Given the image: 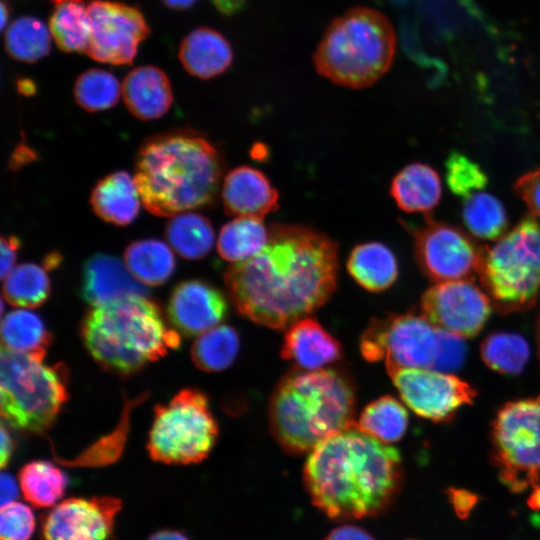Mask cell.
Instances as JSON below:
<instances>
[{
	"mask_svg": "<svg viewBox=\"0 0 540 540\" xmlns=\"http://www.w3.org/2000/svg\"><path fill=\"white\" fill-rule=\"evenodd\" d=\"M338 270V246L329 236L308 226L273 224L263 249L231 264L224 282L241 315L283 329L328 301Z\"/></svg>",
	"mask_w": 540,
	"mask_h": 540,
	"instance_id": "obj_1",
	"label": "cell"
},
{
	"mask_svg": "<svg viewBox=\"0 0 540 540\" xmlns=\"http://www.w3.org/2000/svg\"><path fill=\"white\" fill-rule=\"evenodd\" d=\"M401 456L353 423L319 443L303 479L312 503L332 519L376 516L387 510L402 483Z\"/></svg>",
	"mask_w": 540,
	"mask_h": 540,
	"instance_id": "obj_2",
	"label": "cell"
},
{
	"mask_svg": "<svg viewBox=\"0 0 540 540\" xmlns=\"http://www.w3.org/2000/svg\"><path fill=\"white\" fill-rule=\"evenodd\" d=\"M222 171V158L206 138L180 130L145 140L136 156L134 180L150 213L174 216L209 206Z\"/></svg>",
	"mask_w": 540,
	"mask_h": 540,
	"instance_id": "obj_3",
	"label": "cell"
},
{
	"mask_svg": "<svg viewBox=\"0 0 540 540\" xmlns=\"http://www.w3.org/2000/svg\"><path fill=\"white\" fill-rule=\"evenodd\" d=\"M355 390L336 369L295 372L284 377L269 405L272 433L290 453L312 451L353 424Z\"/></svg>",
	"mask_w": 540,
	"mask_h": 540,
	"instance_id": "obj_4",
	"label": "cell"
},
{
	"mask_svg": "<svg viewBox=\"0 0 540 540\" xmlns=\"http://www.w3.org/2000/svg\"><path fill=\"white\" fill-rule=\"evenodd\" d=\"M82 340L104 369L131 375L180 345L158 305L134 295L94 306L81 324Z\"/></svg>",
	"mask_w": 540,
	"mask_h": 540,
	"instance_id": "obj_5",
	"label": "cell"
},
{
	"mask_svg": "<svg viewBox=\"0 0 540 540\" xmlns=\"http://www.w3.org/2000/svg\"><path fill=\"white\" fill-rule=\"evenodd\" d=\"M396 35L381 12L356 7L335 18L313 55L317 72L331 82L348 87L372 85L390 68Z\"/></svg>",
	"mask_w": 540,
	"mask_h": 540,
	"instance_id": "obj_6",
	"label": "cell"
},
{
	"mask_svg": "<svg viewBox=\"0 0 540 540\" xmlns=\"http://www.w3.org/2000/svg\"><path fill=\"white\" fill-rule=\"evenodd\" d=\"M45 355L1 347V416L23 432L46 431L68 398L67 368L62 363L45 364Z\"/></svg>",
	"mask_w": 540,
	"mask_h": 540,
	"instance_id": "obj_7",
	"label": "cell"
},
{
	"mask_svg": "<svg viewBox=\"0 0 540 540\" xmlns=\"http://www.w3.org/2000/svg\"><path fill=\"white\" fill-rule=\"evenodd\" d=\"M477 273L499 309L533 305L540 294V225L525 217L495 244L481 248Z\"/></svg>",
	"mask_w": 540,
	"mask_h": 540,
	"instance_id": "obj_8",
	"label": "cell"
},
{
	"mask_svg": "<svg viewBox=\"0 0 540 540\" xmlns=\"http://www.w3.org/2000/svg\"><path fill=\"white\" fill-rule=\"evenodd\" d=\"M217 436L206 395L187 388L155 407L147 450L154 461L165 464L198 463L208 456Z\"/></svg>",
	"mask_w": 540,
	"mask_h": 540,
	"instance_id": "obj_9",
	"label": "cell"
},
{
	"mask_svg": "<svg viewBox=\"0 0 540 540\" xmlns=\"http://www.w3.org/2000/svg\"><path fill=\"white\" fill-rule=\"evenodd\" d=\"M492 458L512 492L540 486V395L506 403L492 425Z\"/></svg>",
	"mask_w": 540,
	"mask_h": 540,
	"instance_id": "obj_10",
	"label": "cell"
},
{
	"mask_svg": "<svg viewBox=\"0 0 540 540\" xmlns=\"http://www.w3.org/2000/svg\"><path fill=\"white\" fill-rule=\"evenodd\" d=\"M368 361L385 362L388 373L404 368L433 369L439 329L423 315L405 314L373 321L360 340Z\"/></svg>",
	"mask_w": 540,
	"mask_h": 540,
	"instance_id": "obj_11",
	"label": "cell"
},
{
	"mask_svg": "<svg viewBox=\"0 0 540 540\" xmlns=\"http://www.w3.org/2000/svg\"><path fill=\"white\" fill-rule=\"evenodd\" d=\"M87 9L91 39L85 53L98 62L132 63L139 44L150 32L143 14L126 4L105 0H94Z\"/></svg>",
	"mask_w": 540,
	"mask_h": 540,
	"instance_id": "obj_12",
	"label": "cell"
},
{
	"mask_svg": "<svg viewBox=\"0 0 540 540\" xmlns=\"http://www.w3.org/2000/svg\"><path fill=\"white\" fill-rule=\"evenodd\" d=\"M414 242L419 266L437 283L478 272L481 248L454 226L429 220L415 231Z\"/></svg>",
	"mask_w": 540,
	"mask_h": 540,
	"instance_id": "obj_13",
	"label": "cell"
},
{
	"mask_svg": "<svg viewBox=\"0 0 540 540\" xmlns=\"http://www.w3.org/2000/svg\"><path fill=\"white\" fill-rule=\"evenodd\" d=\"M389 375L405 404L417 415L435 422L448 420L476 396L465 381L433 369L404 368Z\"/></svg>",
	"mask_w": 540,
	"mask_h": 540,
	"instance_id": "obj_14",
	"label": "cell"
},
{
	"mask_svg": "<svg viewBox=\"0 0 540 540\" xmlns=\"http://www.w3.org/2000/svg\"><path fill=\"white\" fill-rule=\"evenodd\" d=\"M422 315L434 326L462 338L479 333L491 304L487 295L468 279L436 283L421 300Z\"/></svg>",
	"mask_w": 540,
	"mask_h": 540,
	"instance_id": "obj_15",
	"label": "cell"
},
{
	"mask_svg": "<svg viewBox=\"0 0 540 540\" xmlns=\"http://www.w3.org/2000/svg\"><path fill=\"white\" fill-rule=\"evenodd\" d=\"M121 507V500L111 496L62 500L46 515L42 539L109 540Z\"/></svg>",
	"mask_w": 540,
	"mask_h": 540,
	"instance_id": "obj_16",
	"label": "cell"
},
{
	"mask_svg": "<svg viewBox=\"0 0 540 540\" xmlns=\"http://www.w3.org/2000/svg\"><path fill=\"white\" fill-rule=\"evenodd\" d=\"M227 302L223 294L201 280L183 281L173 289L167 315L173 328L193 336L215 326L225 317Z\"/></svg>",
	"mask_w": 540,
	"mask_h": 540,
	"instance_id": "obj_17",
	"label": "cell"
},
{
	"mask_svg": "<svg viewBox=\"0 0 540 540\" xmlns=\"http://www.w3.org/2000/svg\"><path fill=\"white\" fill-rule=\"evenodd\" d=\"M221 195L225 212L235 217L263 219L278 209L277 190L263 172L251 166L229 171Z\"/></svg>",
	"mask_w": 540,
	"mask_h": 540,
	"instance_id": "obj_18",
	"label": "cell"
},
{
	"mask_svg": "<svg viewBox=\"0 0 540 540\" xmlns=\"http://www.w3.org/2000/svg\"><path fill=\"white\" fill-rule=\"evenodd\" d=\"M148 293L118 258L106 254L90 257L83 266L81 294L92 307Z\"/></svg>",
	"mask_w": 540,
	"mask_h": 540,
	"instance_id": "obj_19",
	"label": "cell"
},
{
	"mask_svg": "<svg viewBox=\"0 0 540 540\" xmlns=\"http://www.w3.org/2000/svg\"><path fill=\"white\" fill-rule=\"evenodd\" d=\"M281 356L312 371L339 359L341 346L315 319L304 317L289 326Z\"/></svg>",
	"mask_w": 540,
	"mask_h": 540,
	"instance_id": "obj_20",
	"label": "cell"
},
{
	"mask_svg": "<svg viewBox=\"0 0 540 540\" xmlns=\"http://www.w3.org/2000/svg\"><path fill=\"white\" fill-rule=\"evenodd\" d=\"M122 95L130 113L141 120L163 116L173 100L169 78L152 65L131 70L123 80Z\"/></svg>",
	"mask_w": 540,
	"mask_h": 540,
	"instance_id": "obj_21",
	"label": "cell"
},
{
	"mask_svg": "<svg viewBox=\"0 0 540 540\" xmlns=\"http://www.w3.org/2000/svg\"><path fill=\"white\" fill-rule=\"evenodd\" d=\"M178 57L188 73L201 79H210L230 67L233 51L221 33L211 28L200 27L183 39Z\"/></svg>",
	"mask_w": 540,
	"mask_h": 540,
	"instance_id": "obj_22",
	"label": "cell"
},
{
	"mask_svg": "<svg viewBox=\"0 0 540 540\" xmlns=\"http://www.w3.org/2000/svg\"><path fill=\"white\" fill-rule=\"evenodd\" d=\"M140 200L134 178L125 171H116L102 178L90 196L94 213L116 226L128 225L136 218Z\"/></svg>",
	"mask_w": 540,
	"mask_h": 540,
	"instance_id": "obj_23",
	"label": "cell"
},
{
	"mask_svg": "<svg viewBox=\"0 0 540 540\" xmlns=\"http://www.w3.org/2000/svg\"><path fill=\"white\" fill-rule=\"evenodd\" d=\"M442 193L437 172L422 163L404 167L393 178L390 194L398 207L409 213L427 212L439 202Z\"/></svg>",
	"mask_w": 540,
	"mask_h": 540,
	"instance_id": "obj_24",
	"label": "cell"
},
{
	"mask_svg": "<svg viewBox=\"0 0 540 540\" xmlns=\"http://www.w3.org/2000/svg\"><path fill=\"white\" fill-rule=\"evenodd\" d=\"M347 269L360 286L372 292L387 289L398 275L395 255L380 242L355 246L347 260Z\"/></svg>",
	"mask_w": 540,
	"mask_h": 540,
	"instance_id": "obj_25",
	"label": "cell"
},
{
	"mask_svg": "<svg viewBox=\"0 0 540 540\" xmlns=\"http://www.w3.org/2000/svg\"><path fill=\"white\" fill-rule=\"evenodd\" d=\"M124 263L142 284L158 286L172 275L175 258L170 247L156 239L134 241L124 252Z\"/></svg>",
	"mask_w": 540,
	"mask_h": 540,
	"instance_id": "obj_26",
	"label": "cell"
},
{
	"mask_svg": "<svg viewBox=\"0 0 540 540\" xmlns=\"http://www.w3.org/2000/svg\"><path fill=\"white\" fill-rule=\"evenodd\" d=\"M269 237V226L263 219L235 217L225 224L217 239L219 255L226 261L238 263L259 253Z\"/></svg>",
	"mask_w": 540,
	"mask_h": 540,
	"instance_id": "obj_27",
	"label": "cell"
},
{
	"mask_svg": "<svg viewBox=\"0 0 540 540\" xmlns=\"http://www.w3.org/2000/svg\"><path fill=\"white\" fill-rule=\"evenodd\" d=\"M165 235L174 250L190 260L206 256L215 239L211 222L189 211L174 215L167 223Z\"/></svg>",
	"mask_w": 540,
	"mask_h": 540,
	"instance_id": "obj_28",
	"label": "cell"
},
{
	"mask_svg": "<svg viewBox=\"0 0 540 540\" xmlns=\"http://www.w3.org/2000/svg\"><path fill=\"white\" fill-rule=\"evenodd\" d=\"M19 488L24 498L37 508L54 506L63 496L68 484L65 473L56 465L43 460L24 465L18 473Z\"/></svg>",
	"mask_w": 540,
	"mask_h": 540,
	"instance_id": "obj_29",
	"label": "cell"
},
{
	"mask_svg": "<svg viewBox=\"0 0 540 540\" xmlns=\"http://www.w3.org/2000/svg\"><path fill=\"white\" fill-rule=\"evenodd\" d=\"M49 30L59 49L86 51L91 39V19L80 2L57 4L49 19Z\"/></svg>",
	"mask_w": 540,
	"mask_h": 540,
	"instance_id": "obj_30",
	"label": "cell"
},
{
	"mask_svg": "<svg viewBox=\"0 0 540 540\" xmlns=\"http://www.w3.org/2000/svg\"><path fill=\"white\" fill-rule=\"evenodd\" d=\"M52 336L41 318L28 310H14L1 322L2 346L22 353H46Z\"/></svg>",
	"mask_w": 540,
	"mask_h": 540,
	"instance_id": "obj_31",
	"label": "cell"
},
{
	"mask_svg": "<svg viewBox=\"0 0 540 540\" xmlns=\"http://www.w3.org/2000/svg\"><path fill=\"white\" fill-rule=\"evenodd\" d=\"M238 350L237 332L228 325H217L198 336L191 348V357L197 368L218 372L232 364Z\"/></svg>",
	"mask_w": 540,
	"mask_h": 540,
	"instance_id": "obj_32",
	"label": "cell"
},
{
	"mask_svg": "<svg viewBox=\"0 0 540 540\" xmlns=\"http://www.w3.org/2000/svg\"><path fill=\"white\" fill-rule=\"evenodd\" d=\"M51 33L39 19L22 16L9 24L4 35L5 50L15 60L33 63L50 51Z\"/></svg>",
	"mask_w": 540,
	"mask_h": 540,
	"instance_id": "obj_33",
	"label": "cell"
},
{
	"mask_svg": "<svg viewBox=\"0 0 540 540\" xmlns=\"http://www.w3.org/2000/svg\"><path fill=\"white\" fill-rule=\"evenodd\" d=\"M357 426L383 443L396 442L406 432L408 413L394 397L383 396L364 408Z\"/></svg>",
	"mask_w": 540,
	"mask_h": 540,
	"instance_id": "obj_34",
	"label": "cell"
},
{
	"mask_svg": "<svg viewBox=\"0 0 540 540\" xmlns=\"http://www.w3.org/2000/svg\"><path fill=\"white\" fill-rule=\"evenodd\" d=\"M3 280V296L16 307H39L50 294L51 284L46 270L34 263L14 267Z\"/></svg>",
	"mask_w": 540,
	"mask_h": 540,
	"instance_id": "obj_35",
	"label": "cell"
},
{
	"mask_svg": "<svg viewBox=\"0 0 540 540\" xmlns=\"http://www.w3.org/2000/svg\"><path fill=\"white\" fill-rule=\"evenodd\" d=\"M466 228L476 237L494 240L502 236L508 220L504 206L495 196L477 192L467 197L462 207Z\"/></svg>",
	"mask_w": 540,
	"mask_h": 540,
	"instance_id": "obj_36",
	"label": "cell"
},
{
	"mask_svg": "<svg viewBox=\"0 0 540 540\" xmlns=\"http://www.w3.org/2000/svg\"><path fill=\"white\" fill-rule=\"evenodd\" d=\"M122 93L118 79L108 71L89 69L78 76L73 94L85 111L98 112L116 105Z\"/></svg>",
	"mask_w": 540,
	"mask_h": 540,
	"instance_id": "obj_37",
	"label": "cell"
},
{
	"mask_svg": "<svg viewBox=\"0 0 540 540\" xmlns=\"http://www.w3.org/2000/svg\"><path fill=\"white\" fill-rule=\"evenodd\" d=\"M480 353L489 368L503 374H518L528 361L529 346L518 334L499 332L482 342Z\"/></svg>",
	"mask_w": 540,
	"mask_h": 540,
	"instance_id": "obj_38",
	"label": "cell"
},
{
	"mask_svg": "<svg viewBox=\"0 0 540 540\" xmlns=\"http://www.w3.org/2000/svg\"><path fill=\"white\" fill-rule=\"evenodd\" d=\"M446 182L454 194L469 197L487 184V176L478 164L459 152H452L445 163Z\"/></svg>",
	"mask_w": 540,
	"mask_h": 540,
	"instance_id": "obj_39",
	"label": "cell"
},
{
	"mask_svg": "<svg viewBox=\"0 0 540 540\" xmlns=\"http://www.w3.org/2000/svg\"><path fill=\"white\" fill-rule=\"evenodd\" d=\"M143 398H145V395L140 399H135V401L127 402V406L123 411L121 423H119L118 427L109 436L100 439L93 446L84 451L80 457L71 461V465L99 466L115 461L121 454L126 440L131 408L133 405L142 401Z\"/></svg>",
	"mask_w": 540,
	"mask_h": 540,
	"instance_id": "obj_40",
	"label": "cell"
},
{
	"mask_svg": "<svg viewBox=\"0 0 540 540\" xmlns=\"http://www.w3.org/2000/svg\"><path fill=\"white\" fill-rule=\"evenodd\" d=\"M34 529L35 516L28 505L13 501L1 506L0 540H29Z\"/></svg>",
	"mask_w": 540,
	"mask_h": 540,
	"instance_id": "obj_41",
	"label": "cell"
},
{
	"mask_svg": "<svg viewBox=\"0 0 540 540\" xmlns=\"http://www.w3.org/2000/svg\"><path fill=\"white\" fill-rule=\"evenodd\" d=\"M463 339L439 329V351L433 370L447 373L461 366L466 351Z\"/></svg>",
	"mask_w": 540,
	"mask_h": 540,
	"instance_id": "obj_42",
	"label": "cell"
},
{
	"mask_svg": "<svg viewBox=\"0 0 540 540\" xmlns=\"http://www.w3.org/2000/svg\"><path fill=\"white\" fill-rule=\"evenodd\" d=\"M514 190L531 213L540 219V169L519 177L514 184Z\"/></svg>",
	"mask_w": 540,
	"mask_h": 540,
	"instance_id": "obj_43",
	"label": "cell"
},
{
	"mask_svg": "<svg viewBox=\"0 0 540 540\" xmlns=\"http://www.w3.org/2000/svg\"><path fill=\"white\" fill-rule=\"evenodd\" d=\"M448 499L459 518H466L478 502V496L470 491L458 488H449Z\"/></svg>",
	"mask_w": 540,
	"mask_h": 540,
	"instance_id": "obj_44",
	"label": "cell"
},
{
	"mask_svg": "<svg viewBox=\"0 0 540 540\" xmlns=\"http://www.w3.org/2000/svg\"><path fill=\"white\" fill-rule=\"evenodd\" d=\"M20 240L16 236H2L1 238V278L4 279L14 268Z\"/></svg>",
	"mask_w": 540,
	"mask_h": 540,
	"instance_id": "obj_45",
	"label": "cell"
},
{
	"mask_svg": "<svg viewBox=\"0 0 540 540\" xmlns=\"http://www.w3.org/2000/svg\"><path fill=\"white\" fill-rule=\"evenodd\" d=\"M325 540H375L373 536L362 527L346 524L333 529Z\"/></svg>",
	"mask_w": 540,
	"mask_h": 540,
	"instance_id": "obj_46",
	"label": "cell"
},
{
	"mask_svg": "<svg viewBox=\"0 0 540 540\" xmlns=\"http://www.w3.org/2000/svg\"><path fill=\"white\" fill-rule=\"evenodd\" d=\"M0 486H1V506H4L10 502L16 501V498L19 494L18 485L16 480L6 472L1 473L0 477Z\"/></svg>",
	"mask_w": 540,
	"mask_h": 540,
	"instance_id": "obj_47",
	"label": "cell"
},
{
	"mask_svg": "<svg viewBox=\"0 0 540 540\" xmlns=\"http://www.w3.org/2000/svg\"><path fill=\"white\" fill-rule=\"evenodd\" d=\"M14 450V441L10 433L5 428L4 424H1V451H0V465L3 469L9 463Z\"/></svg>",
	"mask_w": 540,
	"mask_h": 540,
	"instance_id": "obj_48",
	"label": "cell"
},
{
	"mask_svg": "<svg viewBox=\"0 0 540 540\" xmlns=\"http://www.w3.org/2000/svg\"><path fill=\"white\" fill-rule=\"evenodd\" d=\"M246 0H212L215 8L223 15L229 16L239 11Z\"/></svg>",
	"mask_w": 540,
	"mask_h": 540,
	"instance_id": "obj_49",
	"label": "cell"
},
{
	"mask_svg": "<svg viewBox=\"0 0 540 540\" xmlns=\"http://www.w3.org/2000/svg\"><path fill=\"white\" fill-rule=\"evenodd\" d=\"M147 540H190L186 535L175 530H160L152 534Z\"/></svg>",
	"mask_w": 540,
	"mask_h": 540,
	"instance_id": "obj_50",
	"label": "cell"
},
{
	"mask_svg": "<svg viewBox=\"0 0 540 540\" xmlns=\"http://www.w3.org/2000/svg\"><path fill=\"white\" fill-rule=\"evenodd\" d=\"M197 0H161V2L175 10H185L192 7Z\"/></svg>",
	"mask_w": 540,
	"mask_h": 540,
	"instance_id": "obj_51",
	"label": "cell"
},
{
	"mask_svg": "<svg viewBox=\"0 0 540 540\" xmlns=\"http://www.w3.org/2000/svg\"><path fill=\"white\" fill-rule=\"evenodd\" d=\"M527 505L532 510L540 511V486L533 488V491L528 497Z\"/></svg>",
	"mask_w": 540,
	"mask_h": 540,
	"instance_id": "obj_52",
	"label": "cell"
},
{
	"mask_svg": "<svg viewBox=\"0 0 540 540\" xmlns=\"http://www.w3.org/2000/svg\"><path fill=\"white\" fill-rule=\"evenodd\" d=\"M18 90L24 95H31L35 91V85L30 79H20L17 83Z\"/></svg>",
	"mask_w": 540,
	"mask_h": 540,
	"instance_id": "obj_53",
	"label": "cell"
},
{
	"mask_svg": "<svg viewBox=\"0 0 540 540\" xmlns=\"http://www.w3.org/2000/svg\"><path fill=\"white\" fill-rule=\"evenodd\" d=\"M1 28L3 29L6 25L7 19H8V12H7V6L4 2V0H1Z\"/></svg>",
	"mask_w": 540,
	"mask_h": 540,
	"instance_id": "obj_54",
	"label": "cell"
},
{
	"mask_svg": "<svg viewBox=\"0 0 540 540\" xmlns=\"http://www.w3.org/2000/svg\"><path fill=\"white\" fill-rule=\"evenodd\" d=\"M537 342H538V354H539V359H540V324L537 331Z\"/></svg>",
	"mask_w": 540,
	"mask_h": 540,
	"instance_id": "obj_55",
	"label": "cell"
},
{
	"mask_svg": "<svg viewBox=\"0 0 540 540\" xmlns=\"http://www.w3.org/2000/svg\"><path fill=\"white\" fill-rule=\"evenodd\" d=\"M56 4L65 3V2H80L82 0H52Z\"/></svg>",
	"mask_w": 540,
	"mask_h": 540,
	"instance_id": "obj_56",
	"label": "cell"
}]
</instances>
